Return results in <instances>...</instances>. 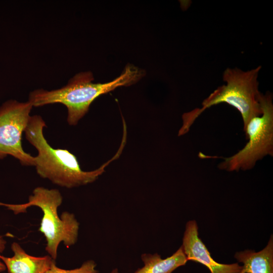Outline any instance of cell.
I'll return each mask as SVG.
<instances>
[{
    "instance_id": "12",
    "label": "cell",
    "mask_w": 273,
    "mask_h": 273,
    "mask_svg": "<svg viewBox=\"0 0 273 273\" xmlns=\"http://www.w3.org/2000/svg\"><path fill=\"white\" fill-rule=\"evenodd\" d=\"M6 241L2 236L0 235V253H2L6 248ZM6 267L0 258V273L4 272Z\"/></svg>"
},
{
    "instance_id": "8",
    "label": "cell",
    "mask_w": 273,
    "mask_h": 273,
    "mask_svg": "<svg viewBox=\"0 0 273 273\" xmlns=\"http://www.w3.org/2000/svg\"><path fill=\"white\" fill-rule=\"evenodd\" d=\"M11 249L14 253L12 257L0 253L8 273H46L55 262L49 255L42 257L29 255L17 242L12 244Z\"/></svg>"
},
{
    "instance_id": "6",
    "label": "cell",
    "mask_w": 273,
    "mask_h": 273,
    "mask_svg": "<svg viewBox=\"0 0 273 273\" xmlns=\"http://www.w3.org/2000/svg\"><path fill=\"white\" fill-rule=\"evenodd\" d=\"M32 105L28 101L9 100L0 107V159L11 155L22 165H35V157L25 152L21 140L30 117Z\"/></svg>"
},
{
    "instance_id": "14",
    "label": "cell",
    "mask_w": 273,
    "mask_h": 273,
    "mask_svg": "<svg viewBox=\"0 0 273 273\" xmlns=\"http://www.w3.org/2000/svg\"><path fill=\"white\" fill-rule=\"evenodd\" d=\"M1 273H5V272H1Z\"/></svg>"
},
{
    "instance_id": "13",
    "label": "cell",
    "mask_w": 273,
    "mask_h": 273,
    "mask_svg": "<svg viewBox=\"0 0 273 273\" xmlns=\"http://www.w3.org/2000/svg\"><path fill=\"white\" fill-rule=\"evenodd\" d=\"M111 273H119L118 269L117 268H115L113 269Z\"/></svg>"
},
{
    "instance_id": "5",
    "label": "cell",
    "mask_w": 273,
    "mask_h": 273,
    "mask_svg": "<svg viewBox=\"0 0 273 273\" xmlns=\"http://www.w3.org/2000/svg\"><path fill=\"white\" fill-rule=\"evenodd\" d=\"M262 114L252 118L243 128L248 142L234 155L222 158L220 169L228 171L247 170L267 155L273 156V104L271 93L261 94Z\"/></svg>"
},
{
    "instance_id": "11",
    "label": "cell",
    "mask_w": 273,
    "mask_h": 273,
    "mask_svg": "<svg viewBox=\"0 0 273 273\" xmlns=\"http://www.w3.org/2000/svg\"><path fill=\"white\" fill-rule=\"evenodd\" d=\"M96 263L92 260L84 262L80 267L73 269H64L57 267L55 262L46 273H98Z\"/></svg>"
},
{
    "instance_id": "9",
    "label": "cell",
    "mask_w": 273,
    "mask_h": 273,
    "mask_svg": "<svg viewBox=\"0 0 273 273\" xmlns=\"http://www.w3.org/2000/svg\"><path fill=\"white\" fill-rule=\"evenodd\" d=\"M235 257L243 263L242 273H273V239L259 252L246 250L238 252Z\"/></svg>"
},
{
    "instance_id": "10",
    "label": "cell",
    "mask_w": 273,
    "mask_h": 273,
    "mask_svg": "<svg viewBox=\"0 0 273 273\" xmlns=\"http://www.w3.org/2000/svg\"><path fill=\"white\" fill-rule=\"evenodd\" d=\"M141 259L144 265L134 273H172L188 261L181 246L171 256L165 259L157 253L143 254Z\"/></svg>"
},
{
    "instance_id": "7",
    "label": "cell",
    "mask_w": 273,
    "mask_h": 273,
    "mask_svg": "<svg viewBox=\"0 0 273 273\" xmlns=\"http://www.w3.org/2000/svg\"><path fill=\"white\" fill-rule=\"evenodd\" d=\"M181 247L188 261H194L205 265L211 273H242V266L238 263L222 264L211 257L199 237L198 225L195 220H190L186 224Z\"/></svg>"
},
{
    "instance_id": "1",
    "label": "cell",
    "mask_w": 273,
    "mask_h": 273,
    "mask_svg": "<svg viewBox=\"0 0 273 273\" xmlns=\"http://www.w3.org/2000/svg\"><path fill=\"white\" fill-rule=\"evenodd\" d=\"M145 71L131 64H127L122 73L112 81L106 83H94L90 71L76 74L64 86L55 90L43 89L30 93L28 102L32 106L60 103L68 110L67 121L70 125H76L88 112L92 102L100 96L121 86H129L140 80Z\"/></svg>"
},
{
    "instance_id": "3",
    "label": "cell",
    "mask_w": 273,
    "mask_h": 273,
    "mask_svg": "<svg viewBox=\"0 0 273 273\" xmlns=\"http://www.w3.org/2000/svg\"><path fill=\"white\" fill-rule=\"evenodd\" d=\"M261 66L243 71L238 68H226L223 73L225 84L218 87L205 99L201 108L186 112L182 116L183 125L179 131L187 133L196 119L206 109L225 103L236 108L241 114L243 128L253 117L262 114L261 93L257 78Z\"/></svg>"
},
{
    "instance_id": "2",
    "label": "cell",
    "mask_w": 273,
    "mask_h": 273,
    "mask_svg": "<svg viewBox=\"0 0 273 273\" xmlns=\"http://www.w3.org/2000/svg\"><path fill=\"white\" fill-rule=\"evenodd\" d=\"M46 123L41 116H30L24 130L26 139L37 150L35 166L37 174L59 186L72 188L92 183L104 171L105 168L117 158L114 157L99 168L83 171L75 155L66 149H54L45 139L43 129Z\"/></svg>"
},
{
    "instance_id": "4",
    "label": "cell",
    "mask_w": 273,
    "mask_h": 273,
    "mask_svg": "<svg viewBox=\"0 0 273 273\" xmlns=\"http://www.w3.org/2000/svg\"><path fill=\"white\" fill-rule=\"evenodd\" d=\"M62 201L63 197L58 190L38 187L33 190L28 202L19 204L0 202V206L6 207L15 214L26 212L27 209L31 206L40 208L43 216L38 231L46 238V251L55 260L61 243L63 242L67 248L76 243L79 227L73 214L65 211L59 216L58 208Z\"/></svg>"
}]
</instances>
